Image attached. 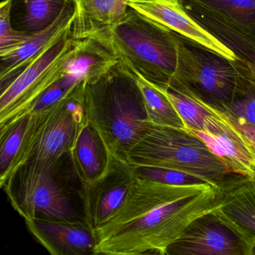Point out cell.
<instances>
[{"label":"cell","mask_w":255,"mask_h":255,"mask_svg":"<svg viewBox=\"0 0 255 255\" xmlns=\"http://www.w3.org/2000/svg\"><path fill=\"white\" fill-rule=\"evenodd\" d=\"M99 255H167L164 250H151L141 253H130V254H99Z\"/></svg>","instance_id":"obj_29"},{"label":"cell","mask_w":255,"mask_h":255,"mask_svg":"<svg viewBox=\"0 0 255 255\" xmlns=\"http://www.w3.org/2000/svg\"><path fill=\"white\" fill-rule=\"evenodd\" d=\"M70 26L67 27L41 53L30 61L8 84L1 88L0 118L43 76L64 52L71 39Z\"/></svg>","instance_id":"obj_15"},{"label":"cell","mask_w":255,"mask_h":255,"mask_svg":"<svg viewBox=\"0 0 255 255\" xmlns=\"http://www.w3.org/2000/svg\"><path fill=\"white\" fill-rule=\"evenodd\" d=\"M69 154L79 182L85 184H92L102 178L109 169L112 158L89 122L79 129Z\"/></svg>","instance_id":"obj_17"},{"label":"cell","mask_w":255,"mask_h":255,"mask_svg":"<svg viewBox=\"0 0 255 255\" xmlns=\"http://www.w3.org/2000/svg\"><path fill=\"white\" fill-rule=\"evenodd\" d=\"M219 214L255 245V181L232 173L217 188Z\"/></svg>","instance_id":"obj_13"},{"label":"cell","mask_w":255,"mask_h":255,"mask_svg":"<svg viewBox=\"0 0 255 255\" xmlns=\"http://www.w3.org/2000/svg\"><path fill=\"white\" fill-rule=\"evenodd\" d=\"M28 122V115L21 118L5 130L0 131V186L2 187L7 172L17 154Z\"/></svg>","instance_id":"obj_22"},{"label":"cell","mask_w":255,"mask_h":255,"mask_svg":"<svg viewBox=\"0 0 255 255\" xmlns=\"http://www.w3.org/2000/svg\"><path fill=\"white\" fill-rule=\"evenodd\" d=\"M74 16L73 0L67 4L58 20L42 32L31 36L28 40L13 50L0 55L1 88L8 84L24 67L41 53L67 27Z\"/></svg>","instance_id":"obj_16"},{"label":"cell","mask_w":255,"mask_h":255,"mask_svg":"<svg viewBox=\"0 0 255 255\" xmlns=\"http://www.w3.org/2000/svg\"><path fill=\"white\" fill-rule=\"evenodd\" d=\"M51 255H99L97 232L88 223L25 221Z\"/></svg>","instance_id":"obj_12"},{"label":"cell","mask_w":255,"mask_h":255,"mask_svg":"<svg viewBox=\"0 0 255 255\" xmlns=\"http://www.w3.org/2000/svg\"><path fill=\"white\" fill-rule=\"evenodd\" d=\"M253 246L216 208L190 223L164 251L167 255H250Z\"/></svg>","instance_id":"obj_7"},{"label":"cell","mask_w":255,"mask_h":255,"mask_svg":"<svg viewBox=\"0 0 255 255\" xmlns=\"http://www.w3.org/2000/svg\"><path fill=\"white\" fill-rule=\"evenodd\" d=\"M83 102L88 122L111 155L127 162L153 125L134 73L118 61L99 80L83 84Z\"/></svg>","instance_id":"obj_2"},{"label":"cell","mask_w":255,"mask_h":255,"mask_svg":"<svg viewBox=\"0 0 255 255\" xmlns=\"http://www.w3.org/2000/svg\"><path fill=\"white\" fill-rule=\"evenodd\" d=\"M137 178L147 181L172 184V185H194L208 184L204 180L172 169L148 166H133Z\"/></svg>","instance_id":"obj_23"},{"label":"cell","mask_w":255,"mask_h":255,"mask_svg":"<svg viewBox=\"0 0 255 255\" xmlns=\"http://www.w3.org/2000/svg\"><path fill=\"white\" fill-rule=\"evenodd\" d=\"M10 0H4L0 4V55L13 50L31 36L15 31L10 25Z\"/></svg>","instance_id":"obj_24"},{"label":"cell","mask_w":255,"mask_h":255,"mask_svg":"<svg viewBox=\"0 0 255 255\" xmlns=\"http://www.w3.org/2000/svg\"><path fill=\"white\" fill-rule=\"evenodd\" d=\"M237 66L243 79L250 84L255 94V73L250 71L239 58L237 60Z\"/></svg>","instance_id":"obj_28"},{"label":"cell","mask_w":255,"mask_h":255,"mask_svg":"<svg viewBox=\"0 0 255 255\" xmlns=\"http://www.w3.org/2000/svg\"><path fill=\"white\" fill-rule=\"evenodd\" d=\"M72 0H10V22L15 31L34 35L53 25Z\"/></svg>","instance_id":"obj_19"},{"label":"cell","mask_w":255,"mask_h":255,"mask_svg":"<svg viewBox=\"0 0 255 255\" xmlns=\"http://www.w3.org/2000/svg\"><path fill=\"white\" fill-rule=\"evenodd\" d=\"M132 166L179 171L218 188L232 172L206 144L188 130L152 125L127 156Z\"/></svg>","instance_id":"obj_5"},{"label":"cell","mask_w":255,"mask_h":255,"mask_svg":"<svg viewBox=\"0 0 255 255\" xmlns=\"http://www.w3.org/2000/svg\"><path fill=\"white\" fill-rule=\"evenodd\" d=\"M67 95L52 107L40 112L37 139L30 160L58 161L70 154L83 125L67 107Z\"/></svg>","instance_id":"obj_11"},{"label":"cell","mask_w":255,"mask_h":255,"mask_svg":"<svg viewBox=\"0 0 255 255\" xmlns=\"http://www.w3.org/2000/svg\"><path fill=\"white\" fill-rule=\"evenodd\" d=\"M136 175L128 162L112 157L106 173L95 182L80 184L88 224L97 232L122 208Z\"/></svg>","instance_id":"obj_8"},{"label":"cell","mask_w":255,"mask_h":255,"mask_svg":"<svg viewBox=\"0 0 255 255\" xmlns=\"http://www.w3.org/2000/svg\"><path fill=\"white\" fill-rule=\"evenodd\" d=\"M205 130L188 129L218 156L232 173L255 178V153L226 112L208 104Z\"/></svg>","instance_id":"obj_9"},{"label":"cell","mask_w":255,"mask_h":255,"mask_svg":"<svg viewBox=\"0 0 255 255\" xmlns=\"http://www.w3.org/2000/svg\"><path fill=\"white\" fill-rule=\"evenodd\" d=\"M254 178V179H255V178Z\"/></svg>","instance_id":"obj_31"},{"label":"cell","mask_w":255,"mask_h":255,"mask_svg":"<svg viewBox=\"0 0 255 255\" xmlns=\"http://www.w3.org/2000/svg\"><path fill=\"white\" fill-rule=\"evenodd\" d=\"M250 255H255V245L253 246V249H252L251 253Z\"/></svg>","instance_id":"obj_30"},{"label":"cell","mask_w":255,"mask_h":255,"mask_svg":"<svg viewBox=\"0 0 255 255\" xmlns=\"http://www.w3.org/2000/svg\"><path fill=\"white\" fill-rule=\"evenodd\" d=\"M178 37L179 63L170 85L185 84L204 101L227 112L248 91L238 70V59L232 61L184 36Z\"/></svg>","instance_id":"obj_6"},{"label":"cell","mask_w":255,"mask_h":255,"mask_svg":"<svg viewBox=\"0 0 255 255\" xmlns=\"http://www.w3.org/2000/svg\"><path fill=\"white\" fill-rule=\"evenodd\" d=\"M247 85V94L238 99L226 112L238 121L255 126V94L250 84Z\"/></svg>","instance_id":"obj_26"},{"label":"cell","mask_w":255,"mask_h":255,"mask_svg":"<svg viewBox=\"0 0 255 255\" xmlns=\"http://www.w3.org/2000/svg\"><path fill=\"white\" fill-rule=\"evenodd\" d=\"M61 161L28 160L3 186L25 221L88 223L81 185L75 187L63 178Z\"/></svg>","instance_id":"obj_3"},{"label":"cell","mask_w":255,"mask_h":255,"mask_svg":"<svg viewBox=\"0 0 255 255\" xmlns=\"http://www.w3.org/2000/svg\"><path fill=\"white\" fill-rule=\"evenodd\" d=\"M61 79L52 85V86L49 87L38 98L36 99L34 103L22 114L21 118L28 116V115L38 113V112L52 107L53 105L58 103L60 100L65 97L70 91L74 89L73 88V90L70 91H66L61 85Z\"/></svg>","instance_id":"obj_25"},{"label":"cell","mask_w":255,"mask_h":255,"mask_svg":"<svg viewBox=\"0 0 255 255\" xmlns=\"http://www.w3.org/2000/svg\"><path fill=\"white\" fill-rule=\"evenodd\" d=\"M134 75L143 96L147 113L151 124L160 127L187 130L188 128L182 118L163 91L142 76L136 73Z\"/></svg>","instance_id":"obj_21"},{"label":"cell","mask_w":255,"mask_h":255,"mask_svg":"<svg viewBox=\"0 0 255 255\" xmlns=\"http://www.w3.org/2000/svg\"><path fill=\"white\" fill-rule=\"evenodd\" d=\"M129 7L169 29L236 61L238 56L187 13L180 0H129Z\"/></svg>","instance_id":"obj_10"},{"label":"cell","mask_w":255,"mask_h":255,"mask_svg":"<svg viewBox=\"0 0 255 255\" xmlns=\"http://www.w3.org/2000/svg\"><path fill=\"white\" fill-rule=\"evenodd\" d=\"M209 184L172 185L136 177L118 214L97 231L99 254L164 250L198 217L218 208Z\"/></svg>","instance_id":"obj_1"},{"label":"cell","mask_w":255,"mask_h":255,"mask_svg":"<svg viewBox=\"0 0 255 255\" xmlns=\"http://www.w3.org/2000/svg\"><path fill=\"white\" fill-rule=\"evenodd\" d=\"M130 71L153 85L166 88L179 63L178 34L129 7L122 20L100 34Z\"/></svg>","instance_id":"obj_4"},{"label":"cell","mask_w":255,"mask_h":255,"mask_svg":"<svg viewBox=\"0 0 255 255\" xmlns=\"http://www.w3.org/2000/svg\"><path fill=\"white\" fill-rule=\"evenodd\" d=\"M74 16L70 26L72 38L96 37L122 20L129 0H73Z\"/></svg>","instance_id":"obj_14"},{"label":"cell","mask_w":255,"mask_h":255,"mask_svg":"<svg viewBox=\"0 0 255 255\" xmlns=\"http://www.w3.org/2000/svg\"><path fill=\"white\" fill-rule=\"evenodd\" d=\"M229 116L237 128L242 133L250 148L255 153V126L238 121L230 115Z\"/></svg>","instance_id":"obj_27"},{"label":"cell","mask_w":255,"mask_h":255,"mask_svg":"<svg viewBox=\"0 0 255 255\" xmlns=\"http://www.w3.org/2000/svg\"><path fill=\"white\" fill-rule=\"evenodd\" d=\"M181 2L190 16L229 48L250 71L255 73V35L187 1L181 0Z\"/></svg>","instance_id":"obj_18"},{"label":"cell","mask_w":255,"mask_h":255,"mask_svg":"<svg viewBox=\"0 0 255 255\" xmlns=\"http://www.w3.org/2000/svg\"><path fill=\"white\" fill-rule=\"evenodd\" d=\"M255 35V0H184Z\"/></svg>","instance_id":"obj_20"}]
</instances>
